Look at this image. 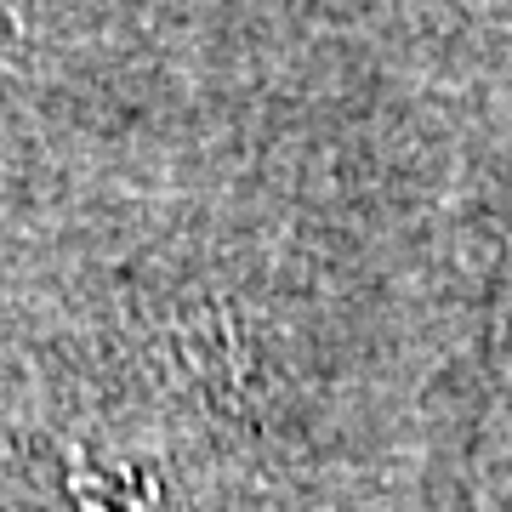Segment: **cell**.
<instances>
[{"instance_id":"cell-1","label":"cell","mask_w":512,"mask_h":512,"mask_svg":"<svg viewBox=\"0 0 512 512\" xmlns=\"http://www.w3.org/2000/svg\"><path fill=\"white\" fill-rule=\"evenodd\" d=\"M467 478H473V512H512V296L501 302V325H495L490 410L467 456Z\"/></svg>"}]
</instances>
